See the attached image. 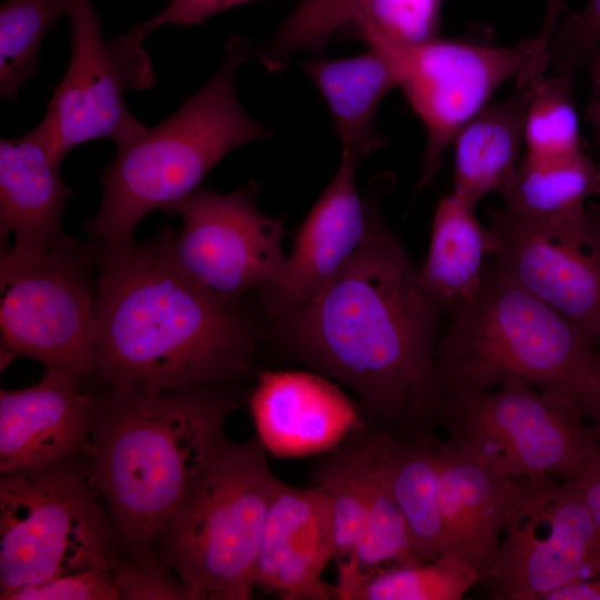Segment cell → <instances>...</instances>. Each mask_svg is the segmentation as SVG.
<instances>
[{
	"label": "cell",
	"mask_w": 600,
	"mask_h": 600,
	"mask_svg": "<svg viewBox=\"0 0 600 600\" xmlns=\"http://www.w3.org/2000/svg\"><path fill=\"white\" fill-rule=\"evenodd\" d=\"M376 200L366 239L313 296L276 320L297 360L350 388L368 419L421 423L442 317Z\"/></svg>",
	"instance_id": "cell-1"
},
{
	"label": "cell",
	"mask_w": 600,
	"mask_h": 600,
	"mask_svg": "<svg viewBox=\"0 0 600 600\" xmlns=\"http://www.w3.org/2000/svg\"><path fill=\"white\" fill-rule=\"evenodd\" d=\"M98 267L87 379L103 389L160 393L228 384L252 372L253 319L241 301L184 274L162 233L124 249H99Z\"/></svg>",
	"instance_id": "cell-2"
},
{
	"label": "cell",
	"mask_w": 600,
	"mask_h": 600,
	"mask_svg": "<svg viewBox=\"0 0 600 600\" xmlns=\"http://www.w3.org/2000/svg\"><path fill=\"white\" fill-rule=\"evenodd\" d=\"M240 400L228 384L96 393L84 471L128 554L157 553L158 537L228 440Z\"/></svg>",
	"instance_id": "cell-3"
},
{
	"label": "cell",
	"mask_w": 600,
	"mask_h": 600,
	"mask_svg": "<svg viewBox=\"0 0 600 600\" xmlns=\"http://www.w3.org/2000/svg\"><path fill=\"white\" fill-rule=\"evenodd\" d=\"M250 54V41L231 36L219 69L197 93L164 121L117 147L101 177V204L84 223L100 250L132 247L147 214L169 211L229 152L271 136L236 92V73Z\"/></svg>",
	"instance_id": "cell-4"
},
{
	"label": "cell",
	"mask_w": 600,
	"mask_h": 600,
	"mask_svg": "<svg viewBox=\"0 0 600 600\" xmlns=\"http://www.w3.org/2000/svg\"><path fill=\"white\" fill-rule=\"evenodd\" d=\"M449 317L421 423L439 400L493 389L510 377L581 404L600 344L510 277L487 270L478 293Z\"/></svg>",
	"instance_id": "cell-5"
},
{
	"label": "cell",
	"mask_w": 600,
	"mask_h": 600,
	"mask_svg": "<svg viewBox=\"0 0 600 600\" xmlns=\"http://www.w3.org/2000/svg\"><path fill=\"white\" fill-rule=\"evenodd\" d=\"M254 436L229 439L158 537L154 549L188 600H248L264 520L281 482Z\"/></svg>",
	"instance_id": "cell-6"
},
{
	"label": "cell",
	"mask_w": 600,
	"mask_h": 600,
	"mask_svg": "<svg viewBox=\"0 0 600 600\" xmlns=\"http://www.w3.org/2000/svg\"><path fill=\"white\" fill-rule=\"evenodd\" d=\"M77 461L1 476L0 599L121 557L108 511Z\"/></svg>",
	"instance_id": "cell-7"
},
{
	"label": "cell",
	"mask_w": 600,
	"mask_h": 600,
	"mask_svg": "<svg viewBox=\"0 0 600 600\" xmlns=\"http://www.w3.org/2000/svg\"><path fill=\"white\" fill-rule=\"evenodd\" d=\"M584 419L578 399L510 377L497 389L439 400L423 424H442L447 441L507 477L568 481L600 457Z\"/></svg>",
	"instance_id": "cell-8"
},
{
	"label": "cell",
	"mask_w": 600,
	"mask_h": 600,
	"mask_svg": "<svg viewBox=\"0 0 600 600\" xmlns=\"http://www.w3.org/2000/svg\"><path fill=\"white\" fill-rule=\"evenodd\" d=\"M350 29L367 47L388 59L398 88L423 124L426 144L418 190L434 179L459 130L487 106L504 81L517 78L518 87L534 82V37L512 47H499L437 37L403 41L364 23Z\"/></svg>",
	"instance_id": "cell-9"
},
{
	"label": "cell",
	"mask_w": 600,
	"mask_h": 600,
	"mask_svg": "<svg viewBox=\"0 0 600 600\" xmlns=\"http://www.w3.org/2000/svg\"><path fill=\"white\" fill-rule=\"evenodd\" d=\"M99 249L67 237L42 254L0 261L1 369L26 357L87 380Z\"/></svg>",
	"instance_id": "cell-10"
},
{
	"label": "cell",
	"mask_w": 600,
	"mask_h": 600,
	"mask_svg": "<svg viewBox=\"0 0 600 600\" xmlns=\"http://www.w3.org/2000/svg\"><path fill=\"white\" fill-rule=\"evenodd\" d=\"M68 17L71 58L31 130L60 161L83 142L110 139L119 147L143 133L147 127L130 113L124 94L157 83L142 38L129 30L106 41L91 0H73Z\"/></svg>",
	"instance_id": "cell-11"
},
{
	"label": "cell",
	"mask_w": 600,
	"mask_h": 600,
	"mask_svg": "<svg viewBox=\"0 0 600 600\" xmlns=\"http://www.w3.org/2000/svg\"><path fill=\"white\" fill-rule=\"evenodd\" d=\"M258 193L254 182L228 193L199 187L169 210L180 217V229L162 231L182 272L227 300L241 301L273 282L287 262L283 223L259 209Z\"/></svg>",
	"instance_id": "cell-12"
},
{
	"label": "cell",
	"mask_w": 600,
	"mask_h": 600,
	"mask_svg": "<svg viewBox=\"0 0 600 600\" xmlns=\"http://www.w3.org/2000/svg\"><path fill=\"white\" fill-rule=\"evenodd\" d=\"M600 574V527L571 481H528L482 580L492 599L546 600Z\"/></svg>",
	"instance_id": "cell-13"
},
{
	"label": "cell",
	"mask_w": 600,
	"mask_h": 600,
	"mask_svg": "<svg viewBox=\"0 0 600 600\" xmlns=\"http://www.w3.org/2000/svg\"><path fill=\"white\" fill-rule=\"evenodd\" d=\"M493 267L600 344V219L572 229L489 211Z\"/></svg>",
	"instance_id": "cell-14"
},
{
	"label": "cell",
	"mask_w": 600,
	"mask_h": 600,
	"mask_svg": "<svg viewBox=\"0 0 600 600\" xmlns=\"http://www.w3.org/2000/svg\"><path fill=\"white\" fill-rule=\"evenodd\" d=\"M360 162L341 152L338 170L300 226L282 272L259 289L262 307L274 320L322 288L366 239L382 181L362 196L356 180Z\"/></svg>",
	"instance_id": "cell-15"
},
{
	"label": "cell",
	"mask_w": 600,
	"mask_h": 600,
	"mask_svg": "<svg viewBox=\"0 0 600 600\" xmlns=\"http://www.w3.org/2000/svg\"><path fill=\"white\" fill-rule=\"evenodd\" d=\"M46 369L36 384L0 391V474L77 461L89 450L96 393Z\"/></svg>",
	"instance_id": "cell-16"
},
{
	"label": "cell",
	"mask_w": 600,
	"mask_h": 600,
	"mask_svg": "<svg viewBox=\"0 0 600 600\" xmlns=\"http://www.w3.org/2000/svg\"><path fill=\"white\" fill-rule=\"evenodd\" d=\"M249 409L256 437L276 457L326 453L367 430L362 409L320 373L260 372Z\"/></svg>",
	"instance_id": "cell-17"
},
{
	"label": "cell",
	"mask_w": 600,
	"mask_h": 600,
	"mask_svg": "<svg viewBox=\"0 0 600 600\" xmlns=\"http://www.w3.org/2000/svg\"><path fill=\"white\" fill-rule=\"evenodd\" d=\"M336 526L328 494L318 486L279 483L269 504L256 566V588L283 600L334 599L323 580L336 557Z\"/></svg>",
	"instance_id": "cell-18"
},
{
	"label": "cell",
	"mask_w": 600,
	"mask_h": 600,
	"mask_svg": "<svg viewBox=\"0 0 600 600\" xmlns=\"http://www.w3.org/2000/svg\"><path fill=\"white\" fill-rule=\"evenodd\" d=\"M436 441L448 551L462 556L483 578L529 480L507 477L449 441Z\"/></svg>",
	"instance_id": "cell-19"
},
{
	"label": "cell",
	"mask_w": 600,
	"mask_h": 600,
	"mask_svg": "<svg viewBox=\"0 0 600 600\" xmlns=\"http://www.w3.org/2000/svg\"><path fill=\"white\" fill-rule=\"evenodd\" d=\"M61 163L31 131L1 139V234L14 237L13 247L4 254L34 257L68 237L62 219L73 191L62 180Z\"/></svg>",
	"instance_id": "cell-20"
},
{
	"label": "cell",
	"mask_w": 600,
	"mask_h": 600,
	"mask_svg": "<svg viewBox=\"0 0 600 600\" xmlns=\"http://www.w3.org/2000/svg\"><path fill=\"white\" fill-rule=\"evenodd\" d=\"M301 69L329 109L341 152L362 161L388 144L377 128V112L384 96L398 88V79L380 51L368 47L347 58L317 56L303 60Z\"/></svg>",
	"instance_id": "cell-21"
},
{
	"label": "cell",
	"mask_w": 600,
	"mask_h": 600,
	"mask_svg": "<svg viewBox=\"0 0 600 600\" xmlns=\"http://www.w3.org/2000/svg\"><path fill=\"white\" fill-rule=\"evenodd\" d=\"M530 87L483 107L457 133L453 192L472 204L508 190L520 163Z\"/></svg>",
	"instance_id": "cell-22"
},
{
	"label": "cell",
	"mask_w": 600,
	"mask_h": 600,
	"mask_svg": "<svg viewBox=\"0 0 600 600\" xmlns=\"http://www.w3.org/2000/svg\"><path fill=\"white\" fill-rule=\"evenodd\" d=\"M474 207L453 191L440 199L429 249L417 270L423 289L447 314L478 293L487 272L490 232L478 220Z\"/></svg>",
	"instance_id": "cell-23"
},
{
	"label": "cell",
	"mask_w": 600,
	"mask_h": 600,
	"mask_svg": "<svg viewBox=\"0 0 600 600\" xmlns=\"http://www.w3.org/2000/svg\"><path fill=\"white\" fill-rule=\"evenodd\" d=\"M374 440L417 557L427 561L448 551L437 438L422 432L417 439L407 441L381 430L374 432Z\"/></svg>",
	"instance_id": "cell-24"
},
{
	"label": "cell",
	"mask_w": 600,
	"mask_h": 600,
	"mask_svg": "<svg viewBox=\"0 0 600 600\" xmlns=\"http://www.w3.org/2000/svg\"><path fill=\"white\" fill-rule=\"evenodd\" d=\"M502 198L508 210L527 220L586 227L594 217L586 201L600 199V164L583 151L561 157L526 153Z\"/></svg>",
	"instance_id": "cell-25"
},
{
	"label": "cell",
	"mask_w": 600,
	"mask_h": 600,
	"mask_svg": "<svg viewBox=\"0 0 600 600\" xmlns=\"http://www.w3.org/2000/svg\"><path fill=\"white\" fill-rule=\"evenodd\" d=\"M337 564V600H459L482 579L471 562L453 551L387 569H362L353 557Z\"/></svg>",
	"instance_id": "cell-26"
},
{
	"label": "cell",
	"mask_w": 600,
	"mask_h": 600,
	"mask_svg": "<svg viewBox=\"0 0 600 600\" xmlns=\"http://www.w3.org/2000/svg\"><path fill=\"white\" fill-rule=\"evenodd\" d=\"M363 469L367 486V517L362 537L350 556L362 569L382 564L421 561L410 541L404 518L389 487L378 456L374 432H367Z\"/></svg>",
	"instance_id": "cell-27"
},
{
	"label": "cell",
	"mask_w": 600,
	"mask_h": 600,
	"mask_svg": "<svg viewBox=\"0 0 600 600\" xmlns=\"http://www.w3.org/2000/svg\"><path fill=\"white\" fill-rule=\"evenodd\" d=\"M73 0H4L0 8V96L16 101L27 80L38 70L46 34Z\"/></svg>",
	"instance_id": "cell-28"
},
{
	"label": "cell",
	"mask_w": 600,
	"mask_h": 600,
	"mask_svg": "<svg viewBox=\"0 0 600 600\" xmlns=\"http://www.w3.org/2000/svg\"><path fill=\"white\" fill-rule=\"evenodd\" d=\"M368 430L356 433L326 452L314 469L316 486L329 497L336 526V562L350 557L363 533L367 486L363 469Z\"/></svg>",
	"instance_id": "cell-29"
},
{
	"label": "cell",
	"mask_w": 600,
	"mask_h": 600,
	"mask_svg": "<svg viewBox=\"0 0 600 600\" xmlns=\"http://www.w3.org/2000/svg\"><path fill=\"white\" fill-rule=\"evenodd\" d=\"M571 76L554 73L530 87L524 121L527 154L561 157L582 152Z\"/></svg>",
	"instance_id": "cell-30"
},
{
	"label": "cell",
	"mask_w": 600,
	"mask_h": 600,
	"mask_svg": "<svg viewBox=\"0 0 600 600\" xmlns=\"http://www.w3.org/2000/svg\"><path fill=\"white\" fill-rule=\"evenodd\" d=\"M356 23L403 41L436 37L442 0H344Z\"/></svg>",
	"instance_id": "cell-31"
},
{
	"label": "cell",
	"mask_w": 600,
	"mask_h": 600,
	"mask_svg": "<svg viewBox=\"0 0 600 600\" xmlns=\"http://www.w3.org/2000/svg\"><path fill=\"white\" fill-rule=\"evenodd\" d=\"M600 46V0H589L580 11L558 24L547 49V67L572 76Z\"/></svg>",
	"instance_id": "cell-32"
},
{
	"label": "cell",
	"mask_w": 600,
	"mask_h": 600,
	"mask_svg": "<svg viewBox=\"0 0 600 600\" xmlns=\"http://www.w3.org/2000/svg\"><path fill=\"white\" fill-rule=\"evenodd\" d=\"M111 572L121 599H186L181 583L158 554H121Z\"/></svg>",
	"instance_id": "cell-33"
},
{
	"label": "cell",
	"mask_w": 600,
	"mask_h": 600,
	"mask_svg": "<svg viewBox=\"0 0 600 600\" xmlns=\"http://www.w3.org/2000/svg\"><path fill=\"white\" fill-rule=\"evenodd\" d=\"M120 591L111 571L89 569L19 588L4 600H117Z\"/></svg>",
	"instance_id": "cell-34"
},
{
	"label": "cell",
	"mask_w": 600,
	"mask_h": 600,
	"mask_svg": "<svg viewBox=\"0 0 600 600\" xmlns=\"http://www.w3.org/2000/svg\"><path fill=\"white\" fill-rule=\"evenodd\" d=\"M256 0H171L149 20L133 26L130 31L144 39L150 32L166 26H194L233 7Z\"/></svg>",
	"instance_id": "cell-35"
},
{
	"label": "cell",
	"mask_w": 600,
	"mask_h": 600,
	"mask_svg": "<svg viewBox=\"0 0 600 600\" xmlns=\"http://www.w3.org/2000/svg\"><path fill=\"white\" fill-rule=\"evenodd\" d=\"M568 481L577 487L590 513L600 527V457Z\"/></svg>",
	"instance_id": "cell-36"
},
{
	"label": "cell",
	"mask_w": 600,
	"mask_h": 600,
	"mask_svg": "<svg viewBox=\"0 0 600 600\" xmlns=\"http://www.w3.org/2000/svg\"><path fill=\"white\" fill-rule=\"evenodd\" d=\"M587 64L591 79V93L586 112L593 131L594 144L600 158V46Z\"/></svg>",
	"instance_id": "cell-37"
},
{
	"label": "cell",
	"mask_w": 600,
	"mask_h": 600,
	"mask_svg": "<svg viewBox=\"0 0 600 600\" xmlns=\"http://www.w3.org/2000/svg\"><path fill=\"white\" fill-rule=\"evenodd\" d=\"M581 408L584 417L591 420V426L600 444V346L589 384L581 399Z\"/></svg>",
	"instance_id": "cell-38"
},
{
	"label": "cell",
	"mask_w": 600,
	"mask_h": 600,
	"mask_svg": "<svg viewBox=\"0 0 600 600\" xmlns=\"http://www.w3.org/2000/svg\"><path fill=\"white\" fill-rule=\"evenodd\" d=\"M546 600H600V574L568 583L552 591Z\"/></svg>",
	"instance_id": "cell-39"
},
{
	"label": "cell",
	"mask_w": 600,
	"mask_h": 600,
	"mask_svg": "<svg viewBox=\"0 0 600 600\" xmlns=\"http://www.w3.org/2000/svg\"><path fill=\"white\" fill-rule=\"evenodd\" d=\"M563 9L564 3L562 0H547L546 2L542 27L539 34L534 37L538 57L541 60L546 59L549 42L558 27L559 16Z\"/></svg>",
	"instance_id": "cell-40"
},
{
	"label": "cell",
	"mask_w": 600,
	"mask_h": 600,
	"mask_svg": "<svg viewBox=\"0 0 600 600\" xmlns=\"http://www.w3.org/2000/svg\"><path fill=\"white\" fill-rule=\"evenodd\" d=\"M599 201H600V199H599Z\"/></svg>",
	"instance_id": "cell-41"
}]
</instances>
